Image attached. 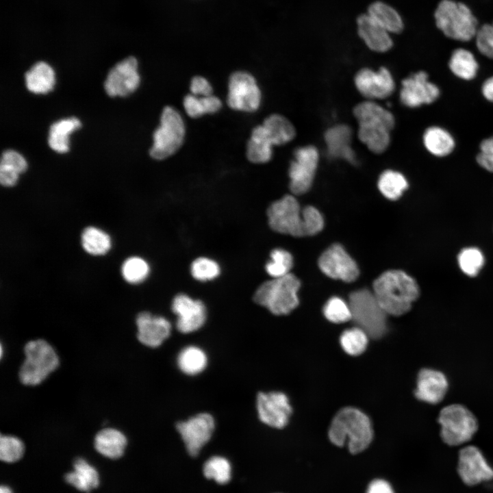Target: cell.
I'll list each match as a JSON object with an SVG mask.
<instances>
[{
	"mask_svg": "<svg viewBox=\"0 0 493 493\" xmlns=\"http://www.w3.org/2000/svg\"><path fill=\"white\" fill-rule=\"evenodd\" d=\"M366 493H395L390 483L382 479L372 480L368 485Z\"/></svg>",
	"mask_w": 493,
	"mask_h": 493,
	"instance_id": "51",
	"label": "cell"
},
{
	"mask_svg": "<svg viewBox=\"0 0 493 493\" xmlns=\"http://www.w3.org/2000/svg\"><path fill=\"white\" fill-rule=\"evenodd\" d=\"M434 16L437 27L450 38L466 42L476 36L477 19L464 3L442 0Z\"/></svg>",
	"mask_w": 493,
	"mask_h": 493,
	"instance_id": "5",
	"label": "cell"
},
{
	"mask_svg": "<svg viewBox=\"0 0 493 493\" xmlns=\"http://www.w3.org/2000/svg\"><path fill=\"white\" fill-rule=\"evenodd\" d=\"M355 84L359 92L370 99H385L392 94L395 88L394 79L385 67L377 71L361 69L355 77Z\"/></svg>",
	"mask_w": 493,
	"mask_h": 493,
	"instance_id": "19",
	"label": "cell"
},
{
	"mask_svg": "<svg viewBox=\"0 0 493 493\" xmlns=\"http://www.w3.org/2000/svg\"><path fill=\"white\" fill-rule=\"evenodd\" d=\"M73 471L65 475L66 481L80 491L89 492L99 483L97 470L86 459L77 458L73 463Z\"/></svg>",
	"mask_w": 493,
	"mask_h": 493,
	"instance_id": "30",
	"label": "cell"
},
{
	"mask_svg": "<svg viewBox=\"0 0 493 493\" xmlns=\"http://www.w3.org/2000/svg\"><path fill=\"white\" fill-rule=\"evenodd\" d=\"M137 338L150 348L160 346L171 331V324L164 317L152 315L148 312L139 313L136 318Z\"/></svg>",
	"mask_w": 493,
	"mask_h": 493,
	"instance_id": "21",
	"label": "cell"
},
{
	"mask_svg": "<svg viewBox=\"0 0 493 493\" xmlns=\"http://www.w3.org/2000/svg\"><path fill=\"white\" fill-rule=\"evenodd\" d=\"M270 228L278 233L294 237L306 236L303 210L292 195H285L268 208Z\"/></svg>",
	"mask_w": 493,
	"mask_h": 493,
	"instance_id": "9",
	"label": "cell"
},
{
	"mask_svg": "<svg viewBox=\"0 0 493 493\" xmlns=\"http://www.w3.org/2000/svg\"><path fill=\"white\" fill-rule=\"evenodd\" d=\"M183 105L187 114L193 118H199L206 114L218 112L223 105L221 100L213 94L198 97L187 94L183 100Z\"/></svg>",
	"mask_w": 493,
	"mask_h": 493,
	"instance_id": "36",
	"label": "cell"
},
{
	"mask_svg": "<svg viewBox=\"0 0 493 493\" xmlns=\"http://www.w3.org/2000/svg\"><path fill=\"white\" fill-rule=\"evenodd\" d=\"M343 350L351 355H359L366 349L368 342L367 333L358 327L344 331L340 336Z\"/></svg>",
	"mask_w": 493,
	"mask_h": 493,
	"instance_id": "39",
	"label": "cell"
},
{
	"mask_svg": "<svg viewBox=\"0 0 493 493\" xmlns=\"http://www.w3.org/2000/svg\"><path fill=\"white\" fill-rule=\"evenodd\" d=\"M191 274L197 280L205 281L214 279L220 274V266L213 260L201 257L191 264Z\"/></svg>",
	"mask_w": 493,
	"mask_h": 493,
	"instance_id": "46",
	"label": "cell"
},
{
	"mask_svg": "<svg viewBox=\"0 0 493 493\" xmlns=\"http://www.w3.org/2000/svg\"><path fill=\"white\" fill-rule=\"evenodd\" d=\"M476 46L484 56L493 60V24H485L476 34Z\"/></svg>",
	"mask_w": 493,
	"mask_h": 493,
	"instance_id": "47",
	"label": "cell"
},
{
	"mask_svg": "<svg viewBox=\"0 0 493 493\" xmlns=\"http://www.w3.org/2000/svg\"><path fill=\"white\" fill-rule=\"evenodd\" d=\"M451 72L457 78L470 81L476 77L479 71V64L474 54L463 48L454 50L448 61Z\"/></svg>",
	"mask_w": 493,
	"mask_h": 493,
	"instance_id": "31",
	"label": "cell"
},
{
	"mask_svg": "<svg viewBox=\"0 0 493 493\" xmlns=\"http://www.w3.org/2000/svg\"><path fill=\"white\" fill-rule=\"evenodd\" d=\"M422 142L426 150L437 157L449 155L455 148V140L453 135L446 129L433 125L425 131Z\"/></svg>",
	"mask_w": 493,
	"mask_h": 493,
	"instance_id": "26",
	"label": "cell"
},
{
	"mask_svg": "<svg viewBox=\"0 0 493 493\" xmlns=\"http://www.w3.org/2000/svg\"><path fill=\"white\" fill-rule=\"evenodd\" d=\"M440 95V88L429 79L424 71L415 73L402 81L401 103L410 108L434 103Z\"/></svg>",
	"mask_w": 493,
	"mask_h": 493,
	"instance_id": "12",
	"label": "cell"
},
{
	"mask_svg": "<svg viewBox=\"0 0 493 493\" xmlns=\"http://www.w3.org/2000/svg\"><path fill=\"white\" fill-rule=\"evenodd\" d=\"M372 292L386 314L392 316L409 312L419 296L415 279L400 270L382 273L374 281Z\"/></svg>",
	"mask_w": 493,
	"mask_h": 493,
	"instance_id": "1",
	"label": "cell"
},
{
	"mask_svg": "<svg viewBox=\"0 0 493 493\" xmlns=\"http://www.w3.org/2000/svg\"><path fill=\"white\" fill-rule=\"evenodd\" d=\"M351 129L346 125H338L328 129L325 134V140L329 155L355 164V152L351 146Z\"/></svg>",
	"mask_w": 493,
	"mask_h": 493,
	"instance_id": "24",
	"label": "cell"
},
{
	"mask_svg": "<svg viewBox=\"0 0 493 493\" xmlns=\"http://www.w3.org/2000/svg\"><path fill=\"white\" fill-rule=\"evenodd\" d=\"M448 380L442 372L429 368L421 369L417 377L416 397L425 403H440L448 390Z\"/></svg>",
	"mask_w": 493,
	"mask_h": 493,
	"instance_id": "20",
	"label": "cell"
},
{
	"mask_svg": "<svg viewBox=\"0 0 493 493\" xmlns=\"http://www.w3.org/2000/svg\"><path fill=\"white\" fill-rule=\"evenodd\" d=\"M306 236H314L320 232L324 226V220L320 212L312 206L303 209Z\"/></svg>",
	"mask_w": 493,
	"mask_h": 493,
	"instance_id": "48",
	"label": "cell"
},
{
	"mask_svg": "<svg viewBox=\"0 0 493 493\" xmlns=\"http://www.w3.org/2000/svg\"><path fill=\"white\" fill-rule=\"evenodd\" d=\"M358 123V138L372 152L381 153L387 149L390 142V131L394 125L377 118H364Z\"/></svg>",
	"mask_w": 493,
	"mask_h": 493,
	"instance_id": "22",
	"label": "cell"
},
{
	"mask_svg": "<svg viewBox=\"0 0 493 493\" xmlns=\"http://www.w3.org/2000/svg\"><path fill=\"white\" fill-rule=\"evenodd\" d=\"M127 440L120 430L105 427L99 431L94 436V446L101 455L110 458L118 459L125 451Z\"/></svg>",
	"mask_w": 493,
	"mask_h": 493,
	"instance_id": "25",
	"label": "cell"
},
{
	"mask_svg": "<svg viewBox=\"0 0 493 493\" xmlns=\"http://www.w3.org/2000/svg\"><path fill=\"white\" fill-rule=\"evenodd\" d=\"M172 310L177 316L176 326L183 333L199 330L206 320V309L200 300L190 298L185 294H177L172 302Z\"/></svg>",
	"mask_w": 493,
	"mask_h": 493,
	"instance_id": "18",
	"label": "cell"
},
{
	"mask_svg": "<svg viewBox=\"0 0 493 493\" xmlns=\"http://www.w3.org/2000/svg\"><path fill=\"white\" fill-rule=\"evenodd\" d=\"M351 319L368 337L381 338L387 330L386 312L380 305L373 292L361 289L353 292L349 303Z\"/></svg>",
	"mask_w": 493,
	"mask_h": 493,
	"instance_id": "6",
	"label": "cell"
},
{
	"mask_svg": "<svg viewBox=\"0 0 493 493\" xmlns=\"http://www.w3.org/2000/svg\"><path fill=\"white\" fill-rule=\"evenodd\" d=\"M481 94L485 99L493 103V75L487 78L482 84Z\"/></svg>",
	"mask_w": 493,
	"mask_h": 493,
	"instance_id": "52",
	"label": "cell"
},
{
	"mask_svg": "<svg viewBox=\"0 0 493 493\" xmlns=\"http://www.w3.org/2000/svg\"><path fill=\"white\" fill-rule=\"evenodd\" d=\"M27 88L35 94H46L53 89L55 73L51 66L45 62L34 64L25 75Z\"/></svg>",
	"mask_w": 493,
	"mask_h": 493,
	"instance_id": "29",
	"label": "cell"
},
{
	"mask_svg": "<svg viewBox=\"0 0 493 493\" xmlns=\"http://www.w3.org/2000/svg\"><path fill=\"white\" fill-rule=\"evenodd\" d=\"M140 83L138 60L129 56L111 68L105 81L104 88L110 97H126L134 92Z\"/></svg>",
	"mask_w": 493,
	"mask_h": 493,
	"instance_id": "16",
	"label": "cell"
},
{
	"mask_svg": "<svg viewBox=\"0 0 493 493\" xmlns=\"http://www.w3.org/2000/svg\"><path fill=\"white\" fill-rule=\"evenodd\" d=\"M262 101V92L255 78L246 71H236L229 77L227 103L232 110L254 112Z\"/></svg>",
	"mask_w": 493,
	"mask_h": 493,
	"instance_id": "10",
	"label": "cell"
},
{
	"mask_svg": "<svg viewBox=\"0 0 493 493\" xmlns=\"http://www.w3.org/2000/svg\"><path fill=\"white\" fill-rule=\"evenodd\" d=\"M273 144L263 125L255 127L246 144V157L253 164H264L270 160Z\"/></svg>",
	"mask_w": 493,
	"mask_h": 493,
	"instance_id": "27",
	"label": "cell"
},
{
	"mask_svg": "<svg viewBox=\"0 0 493 493\" xmlns=\"http://www.w3.org/2000/svg\"><path fill=\"white\" fill-rule=\"evenodd\" d=\"M301 283L292 273L273 278L261 284L253 295V301L275 315H286L299 303L297 292Z\"/></svg>",
	"mask_w": 493,
	"mask_h": 493,
	"instance_id": "3",
	"label": "cell"
},
{
	"mask_svg": "<svg viewBox=\"0 0 493 493\" xmlns=\"http://www.w3.org/2000/svg\"><path fill=\"white\" fill-rule=\"evenodd\" d=\"M25 359L19 371L21 383L35 386L41 383L60 365L54 348L45 340H29L24 346Z\"/></svg>",
	"mask_w": 493,
	"mask_h": 493,
	"instance_id": "4",
	"label": "cell"
},
{
	"mask_svg": "<svg viewBox=\"0 0 493 493\" xmlns=\"http://www.w3.org/2000/svg\"><path fill=\"white\" fill-rule=\"evenodd\" d=\"M366 13L390 34L400 33L404 28L400 14L394 8L384 1L372 2L368 7Z\"/></svg>",
	"mask_w": 493,
	"mask_h": 493,
	"instance_id": "28",
	"label": "cell"
},
{
	"mask_svg": "<svg viewBox=\"0 0 493 493\" xmlns=\"http://www.w3.org/2000/svg\"><path fill=\"white\" fill-rule=\"evenodd\" d=\"M406 178L401 173L388 170L379 177L378 188L382 194L390 200H396L407 188Z\"/></svg>",
	"mask_w": 493,
	"mask_h": 493,
	"instance_id": "38",
	"label": "cell"
},
{
	"mask_svg": "<svg viewBox=\"0 0 493 493\" xmlns=\"http://www.w3.org/2000/svg\"><path fill=\"white\" fill-rule=\"evenodd\" d=\"M318 266L327 276L345 282L354 281L359 274L356 262L339 244H333L322 253Z\"/></svg>",
	"mask_w": 493,
	"mask_h": 493,
	"instance_id": "15",
	"label": "cell"
},
{
	"mask_svg": "<svg viewBox=\"0 0 493 493\" xmlns=\"http://www.w3.org/2000/svg\"><path fill=\"white\" fill-rule=\"evenodd\" d=\"M271 260L266 265V270L273 278L283 277L290 273L293 264L291 254L282 249H275L270 253Z\"/></svg>",
	"mask_w": 493,
	"mask_h": 493,
	"instance_id": "42",
	"label": "cell"
},
{
	"mask_svg": "<svg viewBox=\"0 0 493 493\" xmlns=\"http://www.w3.org/2000/svg\"><path fill=\"white\" fill-rule=\"evenodd\" d=\"M457 260L460 269L470 277L477 275L484 264L483 253L475 247H468L462 250Z\"/></svg>",
	"mask_w": 493,
	"mask_h": 493,
	"instance_id": "43",
	"label": "cell"
},
{
	"mask_svg": "<svg viewBox=\"0 0 493 493\" xmlns=\"http://www.w3.org/2000/svg\"><path fill=\"white\" fill-rule=\"evenodd\" d=\"M177 363L180 370L187 375H196L206 368L207 357L205 352L199 346H186L179 352Z\"/></svg>",
	"mask_w": 493,
	"mask_h": 493,
	"instance_id": "35",
	"label": "cell"
},
{
	"mask_svg": "<svg viewBox=\"0 0 493 493\" xmlns=\"http://www.w3.org/2000/svg\"><path fill=\"white\" fill-rule=\"evenodd\" d=\"M190 90L191 94L198 97L213 94V88L210 81L205 77L199 75L192 78Z\"/></svg>",
	"mask_w": 493,
	"mask_h": 493,
	"instance_id": "50",
	"label": "cell"
},
{
	"mask_svg": "<svg viewBox=\"0 0 493 493\" xmlns=\"http://www.w3.org/2000/svg\"><path fill=\"white\" fill-rule=\"evenodd\" d=\"M356 25L359 36L370 50L383 53L392 48L393 41L390 34L367 13L358 16Z\"/></svg>",
	"mask_w": 493,
	"mask_h": 493,
	"instance_id": "23",
	"label": "cell"
},
{
	"mask_svg": "<svg viewBox=\"0 0 493 493\" xmlns=\"http://www.w3.org/2000/svg\"><path fill=\"white\" fill-rule=\"evenodd\" d=\"M438 422L442 440L453 446L469 442L479 427L474 414L461 404H451L443 407L438 416Z\"/></svg>",
	"mask_w": 493,
	"mask_h": 493,
	"instance_id": "8",
	"label": "cell"
},
{
	"mask_svg": "<svg viewBox=\"0 0 493 493\" xmlns=\"http://www.w3.org/2000/svg\"><path fill=\"white\" fill-rule=\"evenodd\" d=\"M27 168L25 159L19 153L14 150L3 152L0 163V182L6 187L14 186L20 174Z\"/></svg>",
	"mask_w": 493,
	"mask_h": 493,
	"instance_id": "32",
	"label": "cell"
},
{
	"mask_svg": "<svg viewBox=\"0 0 493 493\" xmlns=\"http://www.w3.org/2000/svg\"><path fill=\"white\" fill-rule=\"evenodd\" d=\"M0 493H12V492L8 487L1 485L0 488Z\"/></svg>",
	"mask_w": 493,
	"mask_h": 493,
	"instance_id": "53",
	"label": "cell"
},
{
	"mask_svg": "<svg viewBox=\"0 0 493 493\" xmlns=\"http://www.w3.org/2000/svg\"><path fill=\"white\" fill-rule=\"evenodd\" d=\"M457 472L468 485H475L493 479V468L481 450L475 446H467L459 453Z\"/></svg>",
	"mask_w": 493,
	"mask_h": 493,
	"instance_id": "14",
	"label": "cell"
},
{
	"mask_svg": "<svg viewBox=\"0 0 493 493\" xmlns=\"http://www.w3.org/2000/svg\"><path fill=\"white\" fill-rule=\"evenodd\" d=\"M318 152L312 145L299 147L294 151L289 168L290 189L294 194L307 192L312 186L318 163Z\"/></svg>",
	"mask_w": 493,
	"mask_h": 493,
	"instance_id": "11",
	"label": "cell"
},
{
	"mask_svg": "<svg viewBox=\"0 0 493 493\" xmlns=\"http://www.w3.org/2000/svg\"><path fill=\"white\" fill-rule=\"evenodd\" d=\"M323 314L328 320L334 323H342L351 319L349 305L337 296L327 301L323 307Z\"/></svg>",
	"mask_w": 493,
	"mask_h": 493,
	"instance_id": "45",
	"label": "cell"
},
{
	"mask_svg": "<svg viewBox=\"0 0 493 493\" xmlns=\"http://www.w3.org/2000/svg\"><path fill=\"white\" fill-rule=\"evenodd\" d=\"M121 273L124 279L129 283L142 282L149 273L147 262L139 257L127 258L123 264Z\"/></svg>",
	"mask_w": 493,
	"mask_h": 493,
	"instance_id": "41",
	"label": "cell"
},
{
	"mask_svg": "<svg viewBox=\"0 0 493 493\" xmlns=\"http://www.w3.org/2000/svg\"><path fill=\"white\" fill-rule=\"evenodd\" d=\"M185 136L186 125L181 115L175 108L166 106L161 114L160 125L153 133L150 156L157 160L172 156L182 146Z\"/></svg>",
	"mask_w": 493,
	"mask_h": 493,
	"instance_id": "7",
	"label": "cell"
},
{
	"mask_svg": "<svg viewBox=\"0 0 493 493\" xmlns=\"http://www.w3.org/2000/svg\"><path fill=\"white\" fill-rule=\"evenodd\" d=\"M273 145H282L291 141L296 130L292 123L285 116L273 114L266 117L263 123Z\"/></svg>",
	"mask_w": 493,
	"mask_h": 493,
	"instance_id": "34",
	"label": "cell"
},
{
	"mask_svg": "<svg viewBox=\"0 0 493 493\" xmlns=\"http://www.w3.org/2000/svg\"><path fill=\"white\" fill-rule=\"evenodd\" d=\"M329 440L341 447L347 442L352 454L366 450L373 439V430L369 418L354 407H344L334 416L328 432Z\"/></svg>",
	"mask_w": 493,
	"mask_h": 493,
	"instance_id": "2",
	"label": "cell"
},
{
	"mask_svg": "<svg viewBox=\"0 0 493 493\" xmlns=\"http://www.w3.org/2000/svg\"><path fill=\"white\" fill-rule=\"evenodd\" d=\"M25 446L21 439L10 435H1L0 459L7 463L19 460L24 453Z\"/></svg>",
	"mask_w": 493,
	"mask_h": 493,
	"instance_id": "44",
	"label": "cell"
},
{
	"mask_svg": "<svg viewBox=\"0 0 493 493\" xmlns=\"http://www.w3.org/2000/svg\"><path fill=\"white\" fill-rule=\"evenodd\" d=\"M215 427L214 420L208 413H201L178 422L176 429L190 455H198L202 447L210 440Z\"/></svg>",
	"mask_w": 493,
	"mask_h": 493,
	"instance_id": "13",
	"label": "cell"
},
{
	"mask_svg": "<svg viewBox=\"0 0 493 493\" xmlns=\"http://www.w3.org/2000/svg\"><path fill=\"white\" fill-rule=\"evenodd\" d=\"M81 244L84 249L92 255H103L111 248L110 236L95 227H88L81 234Z\"/></svg>",
	"mask_w": 493,
	"mask_h": 493,
	"instance_id": "37",
	"label": "cell"
},
{
	"mask_svg": "<svg viewBox=\"0 0 493 493\" xmlns=\"http://www.w3.org/2000/svg\"><path fill=\"white\" fill-rule=\"evenodd\" d=\"M476 161L481 168L493 173V136L483 139L480 142Z\"/></svg>",
	"mask_w": 493,
	"mask_h": 493,
	"instance_id": "49",
	"label": "cell"
},
{
	"mask_svg": "<svg viewBox=\"0 0 493 493\" xmlns=\"http://www.w3.org/2000/svg\"><path fill=\"white\" fill-rule=\"evenodd\" d=\"M256 406L261 422L277 429L286 426L292 413L288 396L281 392H260Z\"/></svg>",
	"mask_w": 493,
	"mask_h": 493,
	"instance_id": "17",
	"label": "cell"
},
{
	"mask_svg": "<svg viewBox=\"0 0 493 493\" xmlns=\"http://www.w3.org/2000/svg\"><path fill=\"white\" fill-rule=\"evenodd\" d=\"M79 120L75 117L62 119L52 124L49 128L48 143L58 153L69 150V135L81 127Z\"/></svg>",
	"mask_w": 493,
	"mask_h": 493,
	"instance_id": "33",
	"label": "cell"
},
{
	"mask_svg": "<svg viewBox=\"0 0 493 493\" xmlns=\"http://www.w3.org/2000/svg\"><path fill=\"white\" fill-rule=\"evenodd\" d=\"M203 475L209 479H214L219 484H225L231 479V464L225 457L213 456L203 466Z\"/></svg>",
	"mask_w": 493,
	"mask_h": 493,
	"instance_id": "40",
	"label": "cell"
}]
</instances>
